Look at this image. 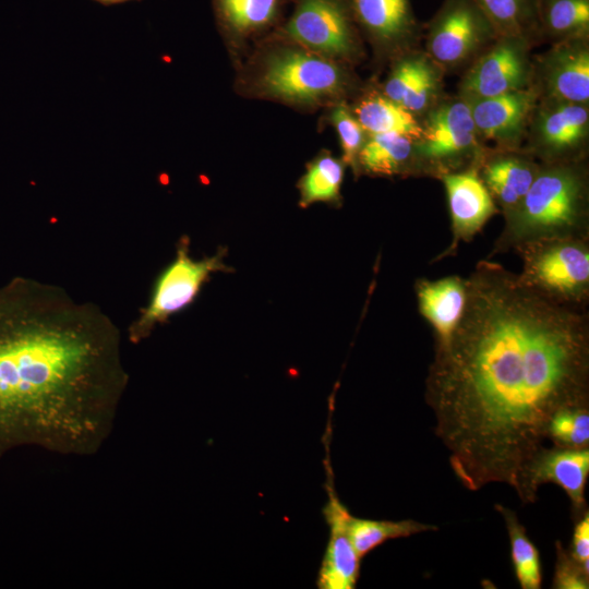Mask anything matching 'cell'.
<instances>
[{"label":"cell","instance_id":"1","mask_svg":"<svg viewBox=\"0 0 589 589\" xmlns=\"http://www.w3.org/2000/svg\"><path fill=\"white\" fill-rule=\"evenodd\" d=\"M466 279L464 313L435 345L425 401L461 483L517 493L552 417L589 406V312L544 297L490 259Z\"/></svg>","mask_w":589,"mask_h":589},{"label":"cell","instance_id":"2","mask_svg":"<svg viewBox=\"0 0 589 589\" xmlns=\"http://www.w3.org/2000/svg\"><path fill=\"white\" fill-rule=\"evenodd\" d=\"M129 380L121 332L97 304L28 277L0 286V458L97 454Z\"/></svg>","mask_w":589,"mask_h":589},{"label":"cell","instance_id":"3","mask_svg":"<svg viewBox=\"0 0 589 589\" xmlns=\"http://www.w3.org/2000/svg\"><path fill=\"white\" fill-rule=\"evenodd\" d=\"M233 70L239 96L304 113L349 103L364 84L354 68L272 34L254 44Z\"/></svg>","mask_w":589,"mask_h":589},{"label":"cell","instance_id":"4","mask_svg":"<svg viewBox=\"0 0 589 589\" xmlns=\"http://www.w3.org/2000/svg\"><path fill=\"white\" fill-rule=\"evenodd\" d=\"M589 238V168L587 158L540 163L538 175L504 227L489 259L553 239Z\"/></svg>","mask_w":589,"mask_h":589},{"label":"cell","instance_id":"5","mask_svg":"<svg viewBox=\"0 0 589 589\" xmlns=\"http://www.w3.org/2000/svg\"><path fill=\"white\" fill-rule=\"evenodd\" d=\"M421 135L414 141L418 177L441 176L478 168L486 149L477 133L466 99L443 96L420 118Z\"/></svg>","mask_w":589,"mask_h":589},{"label":"cell","instance_id":"6","mask_svg":"<svg viewBox=\"0 0 589 589\" xmlns=\"http://www.w3.org/2000/svg\"><path fill=\"white\" fill-rule=\"evenodd\" d=\"M190 247V238L181 236L173 260L157 276L146 305L128 326L131 344H141L157 326L193 303L213 274L233 271L225 262L228 254L226 247H219L215 254L202 259H194Z\"/></svg>","mask_w":589,"mask_h":589},{"label":"cell","instance_id":"7","mask_svg":"<svg viewBox=\"0 0 589 589\" xmlns=\"http://www.w3.org/2000/svg\"><path fill=\"white\" fill-rule=\"evenodd\" d=\"M292 4L272 35L354 69L366 59V45L346 0H292Z\"/></svg>","mask_w":589,"mask_h":589},{"label":"cell","instance_id":"8","mask_svg":"<svg viewBox=\"0 0 589 589\" xmlns=\"http://www.w3.org/2000/svg\"><path fill=\"white\" fill-rule=\"evenodd\" d=\"M522 261L519 278L556 302L588 308L589 238L545 240L516 252Z\"/></svg>","mask_w":589,"mask_h":589},{"label":"cell","instance_id":"9","mask_svg":"<svg viewBox=\"0 0 589 589\" xmlns=\"http://www.w3.org/2000/svg\"><path fill=\"white\" fill-rule=\"evenodd\" d=\"M498 37L473 0H444L426 25L424 51L446 72L467 68Z\"/></svg>","mask_w":589,"mask_h":589},{"label":"cell","instance_id":"10","mask_svg":"<svg viewBox=\"0 0 589 589\" xmlns=\"http://www.w3.org/2000/svg\"><path fill=\"white\" fill-rule=\"evenodd\" d=\"M589 105L539 98L522 149L539 163H564L587 158Z\"/></svg>","mask_w":589,"mask_h":589},{"label":"cell","instance_id":"11","mask_svg":"<svg viewBox=\"0 0 589 589\" xmlns=\"http://www.w3.org/2000/svg\"><path fill=\"white\" fill-rule=\"evenodd\" d=\"M534 44L525 36H498L466 68L457 95L471 100L532 86Z\"/></svg>","mask_w":589,"mask_h":589},{"label":"cell","instance_id":"12","mask_svg":"<svg viewBox=\"0 0 589 589\" xmlns=\"http://www.w3.org/2000/svg\"><path fill=\"white\" fill-rule=\"evenodd\" d=\"M377 67L418 47L423 27L410 0H346Z\"/></svg>","mask_w":589,"mask_h":589},{"label":"cell","instance_id":"13","mask_svg":"<svg viewBox=\"0 0 589 589\" xmlns=\"http://www.w3.org/2000/svg\"><path fill=\"white\" fill-rule=\"evenodd\" d=\"M292 0H212L217 31L232 67L286 19Z\"/></svg>","mask_w":589,"mask_h":589},{"label":"cell","instance_id":"14","mask_svg":"<svg viewBox=\"0 0 589 589\" xmlns=\"http://www.w3.org/2000/svg\"><path fill=\"white\" fill-rule=\"evenodd\" d=\"M589 473V447L542 446L526 466L516 493L525 504L537 500L538 489L554 483L568 496L576 519L588 512L585 491Z\"/></svg>","mask_w":589,"mask_h":589},{"label":"cell","instance_id":"15","mask_svg":"<svg viewBox=\"0 0 589 589\" xmlns=\"http://www.w3.org/2000/svg\"><path fill=\"white\" fill-rule=\"evenodd\" d=\"M539 98L589 105V38L552 44L533 58Z\"/></svg>","mask_w":589,"mask_h":589},{"label":"cell","instance_id":"16","mask_svg":"<svg viewBox=\"0 0 589 589\" xmlns=\"http://www.w3.org/2000/svg\"><path fill=\"white\" fill-rule=\"evenodd\" d=\"M539 100L533 86L506 94L467 100L481 143L492 148H522L527 129Z\"/></svg>","mask_w":589,"mask_h":589},{"label":"cell","instance_id":"17","mask_svg":"<svg viewBox=\"0 0 589 589\" xmlns=\"http://www.w3.org/2000/svg\"><path fill=\"white\" fill-rule=\"evenodd\" d=\"M381 91L419 119L444 96L446 71L424 50L411 49L388 65Z\"/></svg>","mask_w":589,"mask_h":589},{"label":"cell","instance_id":"18","mask_svg":"<svg viewBox=\"0 0 589 589\" xmlns=\"http://www.w3.org/2000/svg\"><path fill=\"white\" fill-rule=\"evenodd\" d=\"M438 180L447 196L452 240L434 262L453 256L460 242L472 241L494 215L501 214L477 168L446 173Z\"/></svg>","mask_w":589,"mask_h":589},{"label":"cell","instance_id":"19","mask_svg":"<svg viewBox=\"0 0 589 589\" xmlns=\"http://www.w3.org/2000/svg\"><path fill=\"white\" fill-rule=\"evenodd\" d=\"M539 169L540 163L522 148L486 147L477 171L500 213L506 217L518 207Z\"/></svg>","mask_w":589,"mask_h":589},{"label":"cell","instance_id":"20","mask_svg":"<svg viewBox=\"0 0 589 589\" xmlns=\"http://www.w3.org/2000/svg\"><path fill=\"white\" fill-rule=\"evenodd\" d=\"M328 500L323 515L329 529L328 542L317 574L320 589H353L360 576V557L348 533L350 512L334 491L332 478L327 479Z\"/></svg>","mask_w":589,"mask_h":589},{"label":"cell","instance_id":"21","mask_svg":"<svg viewBox=\"0 0 589 589\" xmlns=\"http://www.w3.org/2000/svg\"><path fill=\"white\" fill-rule=\"evenodd\" d=\"M466 291L467 279L458 275L416 280L418 309L434 332L435 345L446 341L455 330L464 313Z\"/></svg>","mask_w":589,"mask_h":589},{"label":"cell","instance_id":"22","mask_svg":"<svg viewBox=\"0 0 589 589\" xmlns=\"http://www.w3.org/2000/svg\"><path fill=\"white\" fill-rule=\"evenodd\" d=\"M348 104L369 135L394 133L414 140L421 135L420 119L388 98L375 79L364 82Z\"/></svg>","mask_w":589,"mask_h":589},{"label":"cell","instance_id":"23","mask_svg":"<svg viewBox=\"0 0 589 589\" xmlns=\"http://www.w3.org/2000/svg\"><path fill=\"white\" fill-rule=\"evenodd\" d=\"M414 141L394 133L369 135L358 156L359 177H418Z\"/></svg>","mask_w":589,"mask_h":589},{"label":"cell","instance_id":"24","mask_svg":"<svg viewBox=\"0 0 589 589\" xmlns=\"http://www.w3.org/2000/svg\"><path fill=\"white\" fill-rule=\"evenodd\" d=\"M346 165L328 149H321L305 165L304 173L296 187L299 191V206L306 208L315 203H325L339 208L342 205L341 185Z\"/></svg>","mask_w":589,"mask_h":589},{"label":"cell","instance_id":"25","mask_svg":"<svg viewBox=\"0 0 589 589\" xmlns=\"http://www.w3.org/2000/svg\"><path fill=\"white\" fill-rule=\"evenodd\" d=\"M538 29L551 45L589 38V0H539Z\"/></svg>","mask_w":589,"mask_h":589},{"label":"cell","instance_id":"26","mask_svg":"<svg viewBox=\"0 0 589 589\" xmlns=\"http://www.w3.org/2000/svg\"><path fill=\"white\" fill-rule=\"evenodd\" d=\"M488 16L498 36H525L540 41L539 0H473Z\"/></svg>","mask_w":589,"mask_h":589},{"label":"cell","instance_id":"27","mask_svg":"<svg viewBox=\"0 0 589 589\" xmlns=\"http://www.w3.org/2000/svg\"><path fill=\"white\" fill-rule=\"evenodd\" d=\"M435 530L437 527L434 525L412 519L376 520L350 515L348 520L349 538L360 558L388 540Z\"/></svg>","mask_w":589,"mask_h":589},{"label":"cell","instance_id":"28","mask_svg":"<svg viewBox=\"0 0 589 589\" xmlns=\"http://www.w3.org/2000/svg\"><path fill=\"white\" fill-rule=\"evenodd\" d=\"M495 508L505 521L515 575L520 587L522 589H540L542 587V572L538 549L512 509L500 504L495 505Z\"/></svg>","mask_w":589,"mask_h":589},{"label":"cell","instance_id":"29","mask_svg":"<svg viewBox=\"0 0 589 589\" xmlns=\"http://www.w3.org/2000/svg\"><path fill=\"white\" fill-rule=\"evenodd\" d=\"M317 127L320 131L325 127H332L336 131L341 148L340 158L346 167L350 168L354 179H358V156L369 134L353 115L349 104L341 101L323 109Z\"/></svg>","mask_w":589,"mask_h":589},{"label":"cell","instance_id":"30","mask_svg":"<svg viewBox=\"0 0 589 589\" xmlns=\"http://www.w3.org/2000/svg\"><path fill=\"white\" fill-rule=\"evenodd\" d=\"M546 440L558 447H589V406L557 411L548 425Z\"/></svg>","mask_w":589,"mask_h":589},{"label":"cell","instance_id":"31","mask_svg":"<svg viewBox=\"0 0 589 589\" xmlns=\"http://www.w3.org/2000/svg\"><path fill=\"white\" fill-rule=\"evenodd\" d=\"M556 564L553 588L557 589H587L589 586V570H586L566 550L561 541L555 542Z\"/></svg>","mask_w":589,"mask_h":589},{"label":"cell","instance_id":"32","mask_svg":"<svg viewBox=\"0 0 589 589\" xmlns=\"http://www.w3.org/2000/svg\"><path fill=\"white\" fill-rule=\"evenodd\" d=\"M575 558L586 570H589V512L575 520L572 543L568 549Z\"/></svg>","mask_w":589,"mask_h":589},{"label":"cell","instance_id":"33","mask_svg":"<svg viewBox=\"0 0 589 589\" xmlns=\"http://www.w3.org/2000/svg\"><path fill=\"white\" fill-rule=\"evenodd\" d=\"M94 1L104 5H112V4H119V3H123V2H128L132 0H94Z\"/></svg>","mask_w":589,"mask_h":589}]
</instances>
